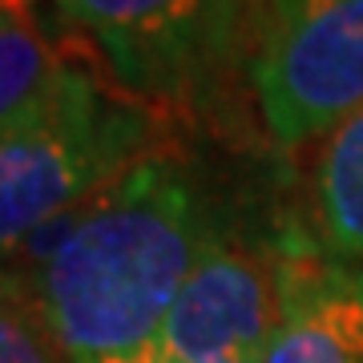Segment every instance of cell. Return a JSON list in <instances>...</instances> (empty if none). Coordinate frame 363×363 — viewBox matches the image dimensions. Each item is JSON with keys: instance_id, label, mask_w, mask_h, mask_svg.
Wrapping results in <instances>:
<instances>
[{"instance_id": "cell-1", "label": "cell", "mask_w": 363, "mask_h": 363, "mask_svg": "<svg viewBox=\"0 0 363 363\" xmlns=\"http://www.w3.org/2000/svg\"><path fill=\"white\" fill-rule=\"evenodd\" d=\"M214 242L194 174L150 150L69 210L65 238L25 274L28 298L73 363L150 347L186 274Z\"/></svg>"}, {"instance_id": "cell-2", "label": "cell", "mask_w": 363, "mask_h": 363, "mask_svg": "<svg viewBox=\"0 0 363 363\" xmlns=\"http://www.w3.org/2000/svg\"><path fill=\"white\" fill-rule=\"evenodd\" d=\"M154 121L77 69L0 133V255L69 214L105 182L150 154Z\"/></svg>"}, {"instance_id": "cell-3", "label": "cell", "mask_w": 363, "mask_h": 363, "mask_svg": "<svg viewBox=\"0 0 363 363\" xmlns=\"http://www.w3.org/2000/svg\"><path fill=\"white\" fill-rule=\"evenodd\" d=\"M113 77L145 101L214 105L250 85L271 37V0H69Z\"/></svg>"}, {"instance_id": "cell-4", "label": "cell", "mask_w": 363, "mask_h": 363, "mask_svg": "<svg viewBox=\"0 0 363 363\" xmlns=\"http://www.w3.org/2000/svg\"><path fill=\"white\" fill-rule=\"evenodd\" d=\"M279 145L331 133L363 109V0H286L250 77Z\"/></svg>"}, {"instance_id": "cell-5", "label": "cell", "mask_w": 363, "mask_h": 363, "mask_svg": "<svg viewBox=\"0 0 363 363\" xmlns=\"http://www.w3.org/2000/svg\"><path fill=\"white\" fill-rule=\"evenodd\" d=\"M274 323V262H262L255 250L214 242L186 274L154 343L182 363L262 359Z\"/></svg>"}, {"instance_id": "cell-6", "label": "cell", "mask_w": 363, "mask_h": 363, "mask_svg": "<svg viewBox=\"0 0 363 363\" xmlns=\"http://www.w3.org/2000/svg\"><path fill=\"white\" fill-rule=\"evenodd\" d=\"M279 323L259 363H363V262L298 242L274 259Z\"/></svg>"}, {"instance_id": "cell-7", "label": "cell", "mask_w": 363, "mask_h": 363, "mask_svg": "<svg viewBox=\"0 0 363 363\" xmlns=\"http://www.w3.org/2000/svg\"><path fill=\"white\" fill-rule=\"evenodd\" d=\"M315 210L327 247L363 262V109L327 133L315 166Z\"/></svg>"}, {"instance_id": "cell-8", "label": "cell", "mask_w": 363, "mask_h": 363, "mask_svg": "<svg viewBox=\"0 0 363 363\" xmlns=\"http://www.w3.org/2000/svg\"><path fill=\"white\" fill-rule=\"evenodd\" d=\"M57 77L61 65L33 16L0 13V133L21 121Z\"/></svg>"}, {"instance_id": "cell-9", "label": "cell", "mask_w": 363, "mask_h": 363, "mask_svg": "<svg viewBox=\"0 0 363 363\" xmlns=\"http://www.w3.org/2000/svg\"><path fill=\"white\" fill-rule=\"evenodd\" d=\"M0 363H73L28 295H0Z\"/></svg>"}, {"instance_id": "cell-10", "label": "cell", "mask_w": 363, "mask_h": 363, "mask_svg": "<svg viewBox=\"0 0 363 363\" xmlns=\"http://www.w3.org/2000/svg\"><path fill=\"white\" fill-rule=\"evenodd\" d=\"M101 363H182V359H174L166 347L150 343V347H142V351H130V355H113V359H101ZM222 363H259V359H222Z\"/></svg>"}, {"instance_id": "cell-11", "label": "cell", "mask_w": 363, "mask_h": 363, "mask_svg": "<svg viewBox=\"0 0 363 363\" xmlns=\"http://www.w3.org/2000/svg\"><path fill=\"white\" fill-rule=\"evenodd\" d=\"M0 295H28L25 274H16V267H13L9 255H0Z\"/></svg>"}, {"instance_id": "cell-12", "label": "cell", "mask_w": 363, "mask_h": 363, "mask_svg": "<svg viewBox=\"0 0 363 363\" xmlns=\"http://www.w3.org/2000/svg\"><path fill=\"white\" fill-rule=\"evenodd\" d=\"M33 4H37V0H0V13H13V16H33Z\"/></svg>"}, {"instance_id": "cell-13", "label": "cell", "mask_w": 363, "mask_h": 363, "mask_svg": "<svg viewBox=\"0 0 363 363\" xmlns=\"http://www.w3.org/2000/svg\"><path fill=\"white\" fill-rule=\"evenodd\" d=\"M271 4H274V9H279V4H286V0H271Z\"/></svg>"}, {"instance_id": "cell-14", "label": "cell", "mask_w": 363, "mask_h": 363, "mask_svg": "<svg viewBox=\"0 0 363 363\" xmlns=\"http://www.w3.org/2000/svg\"><path fill=\"white\" fill-rule=\"evenodd\" d=\"M61 4H69V0H61Z\"/></svg>"}]
</instances>
